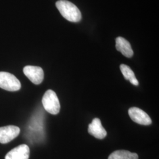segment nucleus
Instances as JSON below:
<instances>
[{"mask_svg": "<svg viewBox=\"0 0 159 159\" xmlns=\"http://www.w3.org/2000/svg\"><path fill=\"white\" fill-rule=\"evenodd\" d=\"M56 5L61 16L67 20L73 23H77L81 20V12L72 2L66 0H59Z\"/></svg>", "mask_w": 159, "mask_h": 159, "instance_id": "obj_1", "label": "nucleus"}, {"mask_svg": "<svg viewBox=\"0 0 159 159\" xmlns=\"http://www.w3.org/2000/svg\"><path fill=\"white\" fill-rule=\"evenodd\" d=\"M43 106L49 113L56 115L59 113L60 104L56 93L51 90H48L42 98Z\"/></svg>", "mask_w": 159, "mask_h": 159, "instance_id": "obj_2", "label": "nucleus"}, {"mask_svg": "<svg viewBox=\"0 0 159 159\" xmlns=\"http://www.w3.org/2000/svg\"><path fill=\"white\" fill-rule=\"evenodd\" d=\"M21 83L17 77L10 73L0 71V88L9 91H16L21 89Z\"/></svg>", "mask_w": 159, "mask_h": 159, "instance_id": "obj_3", "label": "nucleus"}, {"mask_svg": "<svg viewBox=\"0 0 159 159\" xmlns=\"http://www.w3.org/2000/svg\"><path fill=\"white\" fill-rule=\"evenodd\" d=\"M23 72L34 84H40L44 80V71L40 67L27 66L23 68Z\"/></svg>", "mask_w": 159, "mask_h": 159, "instance_id": "obj_4", "label": "nucleus"}, {"mask_svg": "<svg viewBox=\"0 0 159 159\" xmlns=\"http://www.w3.org/2000/svg\"><path fill=\"white\" fill-rule=\"evenodd\" d=\"M20 133V129L16 125H7L0 127V143L6 144L16 139Z\"/></svg>", "mask_w": 159, "mask_h": 159, "instance_id": "obj_5", "label": "nucleus"}, {"mask_svg": "<svg viewBox=\"0 0 159 159\" xmlns=\"http://www.w3.org/2000/svg\"><path fill=\"white\" fill-rule=\"evenodd\" d=\"M128 112L131 120L137 124L148 125L152 123L150 116L140 108L135 107H131Z\"/></svg>", "mask_w": 159, "mask_h": 159, "instance_id": "obj_6", "label": "nucleus"}, {"mask_svg": "<svg viewBox=\"0 0 159 159\" xmlns=\"http://www.w3.org/2000/svg\"><path fill=\"white\" fill-rule=\"evenodd\" d=\"M30 148L27 144H21L12 149L6 154L5 159H29Z\"/></svg>", "mask_w": 159, "mask_h": 159, "instance_id": "obj_7", "label": "nucleus"}, {"mask_svg": "<svg viewBox=\"0 0 159 159\" xmlns=\"http://www.w3.org/2000/svg\"><path fill=\"white\" fill-rule=\"evenodd\" d=\"M89 133L94 137L98 139H102L107 136V131L103 127L100 120L95 118L89 125Z\"/></svg>", "mask_w": 159, "mask_h": 159, "instance_id": "obj_8", "label": "nucleus"}, {"mask_svg": "<svg viewBox=\"0 0 159 159\" xmlns=\"http://www.w3.org/2000/svg\"><path fill=\"white\" fill-rule=\"evenodd\" d=\"M116 47L117 51L121 52L125 57L130 58L133 56V51L130 43L121 37L116 39Z\"/></svg>", "mask_w": 159, "mask_h": 159, "instance_id": "obj_9", "label": "nucleus"}, {"mask_svg": "<svg viewBox=\"0 0 159 159\" xmlns=\"http://www.w3.org/2000/svg\"><path fill=\"white\" fill-rule=\"evenodd\" d=\"M137 154L127 150H117L111 154L108 159H138Z\"/></svg>", "mask_w": 159, "mask_h": 159, "instance_id": "obj_10", "label": "nucleus"}, {"mask_svg": "<svg viewBox=\"0 0 159 159\" xmlns=\"http://www.w3.org/2000/svg\"><path fill=\"white\" fill-rule=\"evenodd\" d=\"M120 68L125 79L129 81L133 85H139V81L137 79L133 71L131 69L130 67L125 64H121Z\"/></svg>", "mask_w": 159, "mask_h": 159, "instance_id": "obj_11", "label": "nucleus"}]
</instances>
